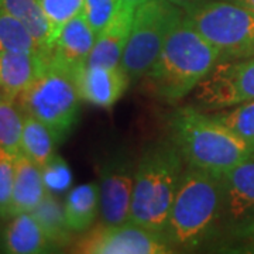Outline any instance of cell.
Here are the masks:
<instances>
[{
	"label": "cell",
	"mask_w": 254,
	"mask_h": 254,
	"mask_svg": "<svg viewBox=\"0 0 254 254\" xmlns=\"http://www.w3.org/2000/svg\"><path fill=\"white\" fill-rule=\"evenodd\" d=\"M171 141L184 161L202 171L223 175L254 157V150L229 127L195 108H181L171 118Z\"/></svg>",
	"instance_id": "obj_1"
},
{
	"label": "cell",
	"mask_w": 254,
	"mask_h": 254,
	"mask_svg": "<svg viewBox=\"0 0 254 254\" xmlns=\"http://www.w3.org/2000/svg\"><path fill=\"white\" fill-rule=\"evenodd\" d=\"M219 63L218 50L182 21L168 37L144 78L158 99L174 103L195 91Z\"/></svg>",
	"instance_id": "obj_2"
},
{
	"label": "cell",
	"mask_w": 254,
	"mask_h": 254,
	"mask_svg": "<svg viewBox=\"0 0 254 254\" xmlns=\"http://www.w3.org/2000/svg\"><path fill=\"white\" fill-rule=\"evenodd\" d=\"M184 164L173 141H158L145 148L137 161L128 222L164 233Z\"/></svg>",
	"instance_id": "obj_3"
},
{
	"label": "cell",
	"mask_w": 254,
	"mask_h": 254,
	"mask_svg": "<svg viewBox=\"0 0 254 254\" xmlns=\"http://www.w3.org/2000/svg\"><path fill=\"white\" fill-rule=\"evenodd\" d=\"M222 212L220 177L188 165L175 193L164 237L177 247L202 245L219 226Z\"/></svg>",
	"instance_id": "obj_4"
},
{
	"label": "cell",
	"mask_w": 254,
	"mask_h": 254,
	"mask_svg": "<svg viewBox=\"0 0 254 254\" xmlns=\"http://www.w3.org/2000/svg\"><path fill=\"white\" fill-rule=\"evenodd\" d=\"M81 100L75 68L48 54L44 71L16 102L24 113L43 122L57 143H61L78 122Z\"/></svg>",
	"instance_id": "obj_5"
},
{
	"label": "cell",
	"mask_w": 254,
	"mask_h": 254,
	"mask_svg": "<svg viewBox=\"0 0 254 254\" xmlns=\"http://www.w3.org/2000/svg\"><path fill=\"white\" fill-rule=\"evenodd\" d=\"M184 21L220 54V61L254 57V13L233 0H208L185 10Z\"/></svg>",
	"instance_id": "obj_6"
},
{
	"label": "cell",
	"mask_w": 254,
	"mask_h": 254,
	"mask_svg": "<svg viewBox=\"0 0 254 254\" xmlns=\"http://www.w3.org/2000/svg\"><path fill=\"white\" fill-rule=\"evenodd\" d=\"M184 17L185 10L168 0H148L137 7L120 63L130 81L144 78Z\"/></svg>",
	"instance_id": "obj_7"
},
{
	"label": "cell",
	"mask_w": 254,
	"mask_h": 254,
	"mask_svg": "<svg viewBox=\"0 0 254 254\" xmlns=\"http://www.w3.org/2000/svg\"><path fill=\"white\" fill-rule=\"evenodd\" d=\"M73 253L81 254H167L173 246L163 233L131 222L122 225L99 223L85 232L72 246Z\"/></svg>",
	"instance_id": "obj_8"
},
{
	"label": "cell",
	"mask_w": 254,
	"mask_h": 254,
	"mask_svg": "<svg viewBox=\"0 0 254 254\" xmlns=\"http://www.w3.org/2000/svg\"><path fill=\"white\" fill-rule=\"evenodd\" d=\"M195 99L212 112L254 100V57L220 61L196 86Z\"/></svg>",
	"instance_id": "obj_9"
},
{
	"label": "cell",
	"mask_w": 254,
	"mask_h": 254,
	"mask_svg": "<svg viewBox=\"0 0 254 254\" xmlns=\"http://www.w3.org/2000/svg\"><path fill=\"white\" fill-rule=\"evenodd\" d=\"M137 164L123 153H115L99 167L100 223L122 225L128 220Z\"/></svg>",
	"instance_id": "obj_10"
},
{
	"label": "cell",
	"mask_w": 254,
	"mask_h": 254,
	"mask_svg": "<svg viewBox=\"0 0 254 254\" xmlns=\"http://www.w3.org/2000/svg\"><path fill=\"white\" fill-rule=\"evenodd\" d=\"M75 78L81 99L103 109L112 108L131 82L122 66L86 64L75 68Z\"/></svg>",
	"instance_id": "obj_11"
},
{
	"label": "cell",
	"mask_w": 254,
	"mask_h": 254,
	"mask_svg": "<svg viewBox=\"0 0 254 254\" xmlns=\"http://www.w3.org/2000/svg\"><path fill=\"white\" fill-rule=\"evenodd\" d=\"M223 190L222 219L236 226L254 220V157L220 175Z\"/></svg>",
	"instance_id": "obj_12"
},
{
	"label": "cell",
	"mask_w": 254,
	"mask_h": 254,
	"mask_svg": "<svg viewBox=\"0 0 254 254\" xmlns=\"http://www.w3.org/2000/svg\"><path fill=\"white\" fill-rule=\"evenodd\" d=\"M137 7L125 4L118 16L98 33L86 65L120 66Z\"/></svg>",
	"instance_id": "obj_13"
},
{
	"label": "cell",
	"mask_w": 254,
	"mask_h": 254,
	"mask_svg": "<svg viewBox=\"0 0 254 254\" xmlns=\"http://www.w3.org/2000/svg\"><path fill=\"white\" fill-rule=\"evenodd\" d=\"M48 54L0 53V83L4 99L17 98L44 71Z\"/></svg>",
	"instance_id": "obj_14"
},
{
	"label": "cell",
	"mask_w": 254,
	"mask_h": 254,
	"mask_svg": "<svg viewBox=\"0 0 254 254\" xmlns=\"http://www.w3.org/2000/svg\"><path fill=\"white\" fill-rule=\"evenodd\" d=\"M96 36L98 34L88 24L86 18L79 13L61 28L50 54L71 68H78L88 61Z\"/></svg>",
	"instance_id": "obj_15"
},
{
	"label": "cell",
	"mask_w": 254,
	"mask_h": 254,
	"mask_svg": "<svg viewBox=\"0 0 254 254\" xmlns=\"http://www.w3.org/2000/svg\"><path fill=\"white\" fill-rule=\"evenodd\" d=\"M14 163H16V175H14V188H13V199L10 205L9 218H13L20 213L31 212L47 193L40 165L33 163L24 154L17 155Z\"/></svg>",
	"instance_id": "obj_16"
},
{
	"label": "cell",
	"mask_w": 254,
	"mask_h": 254,
	"mask_svg": "<svg viewBox=\"0 0 254 254\" xmlns=\"http://www.w3.org/2000/svg\"><path fill=\"white\" fill-rule=\"evenodd\" d=\"M3 247L6 253L11 254L50 253L55 249L30 212L11 218L4 230Z\"/></svg>",
	"instance_id": "obj_17"
},
{
	"label": "cell",
	"mask_w": 254,
	"mask_h": 254,
	"mask_svg": "<svg viewBox=\"0 0 254 254\" xmlns=\"http://www.w3.org/2000/svg\"><path fill=\"white\" fill-rule=\"evenodd\" d=\"M66 225L72 233H85L100 216L99 184H82L69 190L64 203Z\"/></svg>",
	"instance_id": "obj_18"
},
{
	"label": "cell",
	"mask_w": 254,
	"mask_h": 254,
	"mask_svg": "<svg viewBox=\"0 0 254 254\" xmlns=\"http://www.w3.org/2000/svg\"><path fill=\"white\" fill-rule=\"evenodd\" d=\"M0 7L20 20L44 51H51V26L40 4V0H0Z\"/></svg>",
	"instance_id": "obj_19"
},
{
	"label": "cell",
	"mask_w": 254,
	"mask_h": 254,
	"mask_svg": "<svg viewBox=\"0 0 254 254\" xmlns=\"http://www.w3.org/2000/svg\"><path fill=\"white\" fill-rule=\"evenodd\" d=\"M30 213L43 227L44 233L51 240L55 249L69 245L73 233L66 225L64 206L55 198L54 193L47 190L46 196Z\"/></svg>",
	"instance_id": "obj_20"
},
{
	"label": "cell",
	"mask_w": 254,
	"mask_h": 254,
	"mask_svg": "<svg viewBox=\"0 0 254 254\" xmlns=\"http://www.w3.org/2000/svg\"><path fill=\"white\" fill-rule=\"evenodd\" d=\"M57 140L51 130L38 119L24 113V126L21 136V154L33 163L43 167L54 157Z\"/></svg>",
	"instance_id": "obj_21"
},
{
	"label": "cell",
	"mask_w": 254,
	"mask_h": 254,
	"mask_svg": "<svg viewBox=\"0 0 254 254\" xmlns=\"http://www.w3.org/2000/svg\"><path fill=\"white\" fill-rule=\"evenodd\" d=\"M0 53L50 54L44 51L28 28L14 16L0 7Z\"/></svg>",
	"instance_id": "obj_22"
},
{
	"label": "cell",
	"mask_w": 254,
	"mask_h": 254,
	"mask_svg": "<svg viewBox=\"0 0 254 254\" xmlns=\"http://www.w3.org/2000/svg\"><path fill=\"white\" fill-rule=\"evenodd\" d=\"M24 112L16 100L0 102V151L17 157L21 154Z\"/></svg>",
	"instance_id": "obj_23"
},
{
	"label": "cell",
	"mask_w": 254,
	"mask_h": 254,
	"mask_svg": "<svg viewBox=\"0 0 254 254\" xmlns=\"http://www.w3.org/2000/svg\"><path fill=\"white\" fill-rule=\"evenodd\" d=\"M213 118L229 127L254 150V100L213 113Z\"/></svg>",
	"instance_id": "obj_24"
},
{
	"label": "cell",
	"mask_w": 254,
	"mask_h": 254,
	"mask_svg": "<svg viewBox=\"0 0 254 254\" xmlns=\"http://www.w3.org/2000/svg\"><path fill=\"white\" fill-rule=\"evenodd\" d=\"M40 4L50 21L54 44L61 28L82 11L83 0H40Z\"/></svg>",
	"instance_id": "obj_25"
},
{
	"label": "cell",
	"mask_w": 254,
	"mask_h": 254,
	"mask_svg": "<svg viewBox=\"0 0 254 254\" xmlns=\"http://www.w3.org/2000/svg\"><path fill=\"white\" fill-rule=\"evenodd\" d=\"M125 4L123 0H83L81 13L98 34L118 16Z\"/></svg>",
	"instance_id": "obj_26"
},
{
	"label": "cell",
	"mask_w": 254,
	"mask_h": 254,
	"mask_svg": "<svg viewBox=\"0 0 254 254\" xmlns=\"http://www.w3.org/2000/svg\"><path fill=\"white\" fill-rule=\"evenodd\" d=\"M44 185L48 192L58 195L71 190L72 173L69 165L60 155H54L50 161L41 167Z\"/></svg>",
	"instance_id": "obj_27"
},
{
	"label": "cell",
	"mask_w": 254,
	"mask_h": 254,
	"mask_svg": "<svg viewBox=\"0 0 254 254\" xmlns=\"http://www.w3.org/2000/svg\"><path fill=\"white\" fill-rule=\"evenodd\" d=\"M16 158L0 151V218H9L13 199Z\"/></svg>",
	"instance_id": "obj_28"
},
{
	"label": "cell",
	"mask_w": 254,
	"mask_h": 254,
	"mask_svg": "<svg viewBox=\"0 0 254 254\" xmlns=\"http://www.w3.org/2000/svg\"><path fill=\"white\" fill-rule=\"evenodd\" d=\"M236 235L239 237H243L246 240H249V242L254 246V220L247 222L245 225L237 226Z\"/></svg>",
	"instance_id": "obj_29"
},
{
	"label": "cell",
	"mask_w": 254,
	"mask_h": 254,
	"mask_svg": "<svg viewBox=\"0 0 254 254\" xmlns=\"http://www.w3.org/2000/svg\"><path fill=\"white\" fill-rule=\"evenodd\" d=\"M168 1H171L173 4L181 7V9L188 10L190 7H193V6H196V4H199L200 1H203V0H168Z\"/></svg>",
	"instance_id": "obj_30"
},
{
	"label": "cell",
	"mask_w": 254,
	"mask_h": 254,
	"mask_svg": "<svg viewBox=\"0 0 254 254\" xmlns=\"http://www.w3.org/2000/svg\"><path fill=\"white\" fill-rule=\"evenodd\" d=\"M233 1H236L239 4L245 6L246 9H249L250 11L254 13V0H233Z\"/></svg>",
	"instance_id": "obj_31"
},
{
	"label": "cell",
	"mask_w": 254,
	"mask_h": 254,
	"mask_svg": "<svg viewBox=\"0 0 254 254\" xmlns=\"http://www.w3.org/2000/svg\"><path fill=\"white\" fill-rule=\"evenodd\" d=\"M125 3L127 4H131V6H134V7H138L140 4H143L145 1H148V0H123Z\"/></svg>",
	"instance_id": "obj_32"
},
{
	"label": "cell",
	"mask_w": 254,
	"mask_h": 254,
	"mask_svg": "<svg viewBox=\"0 0 254 254\" xmlns=\"http://www.w3.org/2000/svg\"><path fill=\"white\" fill-rule=\"evenodd\" d=\"M4 100V93H3V89H1V83H0V102Z\"/></svg>",
	"instance_id": "obj_33"
}]
</instances>
